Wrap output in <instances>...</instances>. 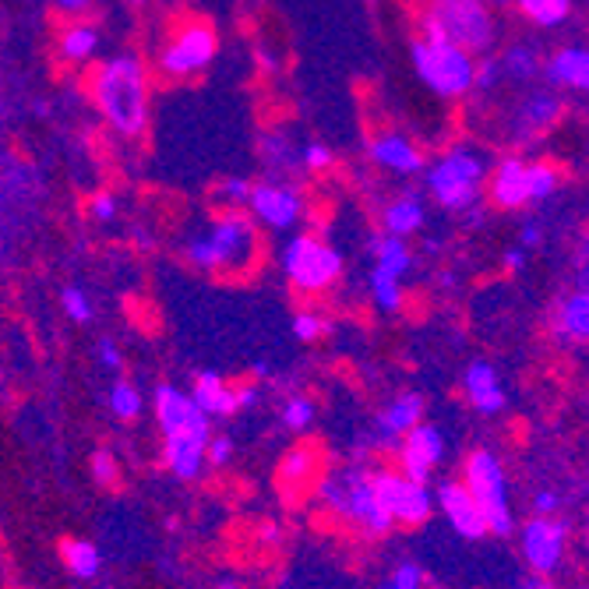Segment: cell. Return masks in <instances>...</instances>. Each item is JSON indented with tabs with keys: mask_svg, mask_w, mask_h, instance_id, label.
<instances>
[{
	"mask_svg": "<svg viewBox=\"0 0 589 589\" xmlns=\"http://www.w3.org/2000/svg\"><path fill=\"white\" fill-rule=\"evenodd\" d=\"M92 103L120 138H138L149 127V68L138 53H117L92 71Z\"/></svg>",
	"mask_w": 589,
	"mask_h": 589,
	"instance_id": "cell-1",
	"label": "cell"
},
{
	"mask_svg": "<svg viewBox=\"0 0 589 589\" xmlns=\"http://www.w3.org/2000/svg\"><path fill=\"white\" fill-rule=\"evenodd\" d=\"M258 219L244 209H219L184 244V261L209 276H240L258 261Z\"/></svg>",
	"mask_w": 589,
	"mask_h": 589,
	"instance_id": "cell-2",
	"label": "cell"
},
{
	"mask_svg": "<svg viewBox=\"0 0 589 589\" xmlns=\"http://www.w3.org/2000/svg\"><path fill=\"white\" fill-rule=\"evenodd\" d=\"M491 177L487 156L473 145H452L424 170V191L438 209L466 216L480 205V194Z\"/></svg>",
	"mask_w": 589,
	"mask_h": 589,
	"instance_id": "cell-3",
	"label": "cell"
},
{
	"mask_svg": "<svg viewBox=\"0 0 589 589\" xmlns=\"http://www.w3.org/2000/svg\"><path fill=\"white\" fill-rule=\"evenodd\" d=\"M420 36L448 39L473 57H487L498 39V22L484 0H431L420 15Z\"/></svg>",
	"mask_w": 589,
	"mask_h": 589,
	"instance_id": "cell-4",
	"label": "cell"
},
{
	"mask_svg": "<svg viewBox=\"0 0 589 589\" xmlns=\"http://www.w3.org/2000/svg\"><path fill=\"white\" fill-rule=\"evenodd\" d=\"M318 498L371 537H385V533H392V526H399L381 505L378 487H374V470H364V466H346V470L325 477L318 484Z\"/></svg>",
	"mask_w": 589,
	"mask_h": 589,
	"instance_id": "cell-5",
	"label": "cell"
},
{
	"mask_svg": "<svg viewBox=\"0 0 589 589\" xmlns=\"http://www.w3.org/2000/svg\"><path fill=\"white\" fill-rule=\"evenodd\" d=\"M410 60L424 89L434 92L438 99H463L473 92L480 57H473L463 46L448 43V39L420 36L410 46Z\"/></svg>",
	"mask_w": 589,
	"mask_h": 589,
	"instance_id": "cell-6",
	"label": "cell"
},
{
	"mask_svg": "<svg viewBox=\"0 0 589 589\" xmlns=\"http://www.w3.org/2000/svg\"><path fill=\"white\" fill-rule=\"evenodd\" d=\"M279 269L300 293H325L343 276V254L318 233H293L279 251Z\"/></svg>",
	"mask_w": 589,
	"mask_h": 589,
	"instance_id": "cell-7",
	"label": "cell"
},
{
	"mask_svg": "<svg viewBox=\"0 0 589 589\" xmlns=\"http://www.w3.org/2000/svg\"><path fill=\"white\" fill-rule=\"evenodd\" d=\"M463 480L473 491V498L480 501V508H484L487 522H491V533L508 537V533L515 530V522H512V505H508V480L498 463V455L487 452V448L473 452L470 459H466Z\"/></svg>",
	"mask_w": 589,
	"mask_h": 589,
	"instance_id": "cell-8",
	"label": "cell"
},
{
	"mask_svg": "<svg viewBox=\"0 0 589 589\" xmlns=\"http://www.w3.org/2000/svg\"><path fill=\"white\" fill-rule=\"evenodd\" d=\"M216 53H219V39H216V32H212V25L187 22L173 32L170 43L159 46L156 68H159V75L184 82V78L202 75L212 60H216Z\"/></svg>",
	"mask_w": 589,
	"mask_h": 589,
	"instance_id": "cell-9",
	"label": "cell"
},
{
	"mask_svg": "<svg viewBox=\"0 0 589 589\" xmlns=\"http://www.w3.org/2000/svg\"><path fill=\"white\" fill-rule=\"evenodd\" d=\"M247 212H251L265 230L290 233L304 223L307 202H304V191H300L293 180H272L269 177V180H258V184H254Z\"/></svg>",
	"mask_w": 589,
	"mask_h": 589,
	"instance_id": "cell-10",
	"label": "cell"
},
{
	"mask_svg": "<svg viewBox=\"0 0 589 589\" xmlns=\"http://www.w3.org/2000/svg\"><path fill=\"white\" fill-rule=\"evenodd\" d=\"M374 487L378 498L385 505V512L399 522V526H420L431 519L434 512V494L427 491V484L406 477L403 470H374Z\"/></svg>",
	"mask_w": 589,
	"mask_h": 589,
	"instance_id": "cell-11",
	"label": "cell"
},
{
	"mask_svg": "<svg viewBox=\"0 0 589 589\" xmlns=\"http://www.w3.org/2000/svg\"><path fill=\"white\" fill-rule=\"evenodd\" d=\"M561 110H565V103H561V92L554 89V85L530 89L512 110V142L526 145V142H533V138L547 135L561 120Z\"/></svg>",
	"mask_w": 589,
	"mask_h": 589,
	"instance_id": "cell-12",
	"label": "cell"
},
{
	"mask_svg": "<svg viewBox=\"0 0 589 589\" xmlns=\"http://www.w3.org/2000/svg\"><path fill=\"white\" fill-rule=\"evenodd\" d=\"M209 441H212V424H191L180 427L173 434H163V463L173 477L194 480L209 463Z\"/></svg>",
	"mask_w": 589,
	"mask_h": 589,
	"instance_id": "cell-13",
	"label": "cell"
},
{
	"mask_svg": "<svg viewBox=\"0 0 589 589\" xmlns=\"http://www.w3.org/2000/svg\"><path fill=\"white\" fill-rule=\"evenodd\" d=\"M565 540H568L565 522L551 519V515H533V519L522 526V554H526L533 572L551 575L554 568H558L561 554H565Z\"/></svg>",
	"mask_w": 589,
	"mask_h": 589,
	"instance_id": "cell-14",
	"label": "cell"
},
{
	"mask_svg": "<svg viewBox=\"0 0 589 589\" xmlns=\"http://www.w3.org/2000/svg\"><path fill=\"white\" fill-rule=\"evenodd\" d=\"M438 505L459 537L480 540L491 533V522H487L480 501L473 498V491L466 487V480H445V484L438 487Z\"/></svg>",
	"mask_w": 589,
	"mask_h": 589,
	"instance_id": "cell-15",
	"label": "cell"
},
{
	"mask_svg": "<svg viewBox=\"0 0 589 589\" xmlns=\"http://www.w3.org/2000/svg\"><path fill=\"white\" fill-rule=\"evenodd\" d=\"M367 156L378 170L392 173V177H424L427 159L413 138L399 135V131H381L367 142Z\"/></svg>",
	"mask_w": 589,
	"mask_h": 589,
	"instance_id": "cell-16",
	"label": "cell"
},
{
	"mask_svg": "<svg viewBox=\"0 0 589 589\" xmlns=\"http://www.w3.org/2000/svg\"><path fill=\"white\" fill-rule=\"evenodd\" d=\"M445 459V438L434 424H417L403 441H399V466L406 477L427 484L434 466Z\"/></svg>",
	"mask_w": 589,
	"mask_h": 589,
	"instance_id": "cell-17",
	"label": "cell"
},
{
	"mask_svg": "<svg viewBox=\"0 0 589 589\" xmlns=\"http://www.w3.org/2000/svg\"><path fill=\"white\" fill-rule=\"evenodd\" d=\"M487 194H491V205L498 209H526L533 205L530 198V163L522 156H501L491 166V177H487Z\"/></svg>",
	"mask_w": 589,
	"mask_h": 589,
	"instance_id": "cell-18",
	"label": "cell"
},
{
	"mask_svg": "<svg viewBox=\"0 0 589 589\" xmlns=\"http://www.w3.org/2000/svg\"><path fill=\"white\" fill-rule=\"evenodd\" d=\"M152 410H156V424L163 427V434H173V431H180V427L205 424V420H212L209 413L202 410V406L194 403L191 392L170 385V381L156 385V392H152Z\"/></svg>",
	"mask_w": 589,
	"mask_h": 589,
	"instance_id": "cell-19",
	"label": "cell"
},
{
	"mask_svg": "<svg viewBox=\"0 0 589 589\" xmlns=\"http://www.w3.org/2000/svg\"><path fill=\"white\" fill-rule=\"evenodd\" d=\"M258 159L272 180H293L300 177L304 166V142H297L286 131H265L258 138Z\"/></svg>",
	"mask_w": 589,
	"mask_h": 589,
	"instance_id": "cell-20",
	"label": "cell"
},
{
	"mask_svg": "<svg viewBox=\"0 0 589 589\" xmlns=\"http://www.w3.org/2000/svg\"><path fill=\"white\" fill-rule=\"evenodd\" d=\"M544 78L554 89L589 92V46H561L544 60Z\"/></svg>",
	"mask_w": 589,
	"mask_h": 589,
	"instance_id": "cell-21",
	"label": "cell"
},
{
	"mask_svg": "<svg viewBox=\"0 0 589 589\" xmlns=\"http://www.w3.org/2000/svg\"><path fill=\"white\" fill-rule=\"evenodd\" d=\"M551 329L561 343H589V290H568L551 311Z\"/></svg>",
	"mask_w": 589,
	"mask_h": 589,
	"instance_id": "cell-22",
	"label": "cell"
},
{
	"mask_svg": "<svg viewBox=\"0 0 589 589\" xmlns=\"http://www.w3.org/2000/svg\"><path fill=\"white\" fill-rule=\"evenodd\" d=\"M463 392H466V403L477 413H484V417H494V413L505 410V388H501L498 371H494L487 360H473V364L466 367Z\"/></svg>",
	"mask_w": 589,
	"mask_h": 589,
	"instance_id": "cell-23",
	"label": "cell"
},
{
	"mask_svg": "<svg viewBox=\"0 0 589 589\" xmlns=\"http://www.w3.org/2000/svg\"><path fill=\"white\" fill-rule=\"evenodd\" d=\"M424 223H427V205H424V194L420 191L396 194V198L381 209V230L396 233V237L410 240L413 233L424 230Z\"/></svg>",
	"mask_w": 589,
	"mask_h": 589,
	"instance_id": "cell-24",
	"label": "cell"
},
{
	"mask_svg": "<svg viewBox=\"0 0 589 589\" xmlns=\"http://www.w3.org/2000/svg\"><path fill=\"white\" fill-rule=\"evenodd\" d=\"M191 396H194V403L209 413V417H233V413L240 410L237 388L226 385V381L219 378L216 371H202V374H198V378H194V385H191Z\"/></svg>",
	"mask_w": 589,
	"mask_h": 589,
	"instance_id": "cell-25",
	"label": "cell"
},
{
	"mask_svg": "<svg viewBox=\"0 0 589 589\" xmlns=\"http://www.w3.org/2000/svg\"><path fill=\"white\" fill-rule=\"evenodd\" d=\"M417 424H424V399L417 392H403L378 413V431L385 438H406Z\"/></svg>",
	"mask_w": 589,
	"mask_h": 589,
	"instance_id": "cell-26",
	"label": "cell"
},
{
	"mask_svg": "<svg viewBox=\"0 0 589 589\" xmlns=\"http://www.w3.org/2000/svg\"><path fill=\"white\" fill-rule=\"evenodd\" d=\"M367 251H371L374 265H381V269L396 272V276H410L413 269V251L410 244H406V237H396V233L388 230H378L367 237Z\"/></svg>",
	"mask_w": 589,
	"mask_h": 589,
	"instance_id": "cell-27",
	"label": "cell"
},
{
	"mask_svg": "<svg viewBox=\"0 0 589 589\" xmlns=\"http://www.w3.org/2000/svg\"><path fill=\"white\" fill-rule=\"evenodd\" d=\"M57 53L64 64H89L99 53V29L92 22H71L60 32Z\"/></svg>",
	"mask_w": 589,
	"mask_h": 589,
	"instance_id": "cell-28",
	"label": "cell"
},
{
	"mask_svg": "<svg viewBox=\"0 0 589 589\" xmlns=\"http://www.w3.org/2000/svg\"><path fill=\"white\" fill-rule=\"evenodd\" d=\"M498 60H501V71H505V82L512 85H530L537 75H544V60H540L533 43H512Z\"/></svg>",
	"mask_w": 589,
	"mask_h": 589,
	"instance_id": "cell-29",
	"label": "cell"
},
{
	"mask_svg": "<svg viewBox=\"0 0 589 589\" xmlns=\"http://www.w3.org/2000/svg\"><path fill=\"white\" fill-rule=\"evenodd\" d=\"M314 477H318V455H314V448L297 445L283 455V463H279V484H283L286 491L314 484Z\"/></svg>",
	"mask_w": 589,
	"mask_h": 589,
	"instance_id": "cell-30",
	"label": "cell"
},
{
	"mask_svg": "<svg viewBox=\"0 0 589 589\" xmlns=\"http://www.w3.org/2000/svg\"><path fill=\"white\" fill-rule=\"evenodd\" d=\"M367 290H371V300H374V307H378L381 314H399V307H403V300H406L403 276L381 269V265H371Z\"/></svg>",
	"mask_w": 589,
	"mask_h": 589,
	"instance_id": "cell-31",
	"label": "cell"
},
{
	"mask_svg": "<svg viewBox=\"0 0 589 589\" xmlns=\"http://www.w3.org/2000/svg\"><path fill=\"white\" fill-rule=\"evenodd\" d=\"M519 15L533 22L537 29H558L572 15V0H512Z\"/></svg>",
	"mask_w": 589,
	"mask_h": 589,
	"instance_id": "cell-32",
	"label": "cell"
},
{
	"mask_svg": "<svg viewBox=\"0 0 589 589\" xmlns=\"http://www.w3.org/2000/svg\"><path fill=\"white\" fill-rule=\"evenodd\" d=\"M60 554H64V565L75 579H96L99 575V551L89 540H64Z\"/></svg>",
	"mask_w": 589,
	"mask_h": 589,
	"instance_id": "cell-33",
	"label": "cell"
},
{
	"mask_svg": "<svg viewBox=\"0 0 589 589\" xmlns=\"http://www.w3.org/2000/svg\"><path fill=\"white\" fill-rule=\"evenodd\" d=\"M142 403L145 399H142V392H138V385L124 378L113 381L110 396H106V406H110V413L117 420H135L138 413H142Z\"/></svg>",
	"mask_w": 589,
	"mask_h": 589,
	"instance_id": "cell-34",
	"label": "cell"
},
{
	"mask_svg": "<svg viewBox=\"0 0 589 589\" xmlns=\"http://www.w3.org/2000/svg\"><path fill=\"white\" fill-rule=\"evenodd\" d=\"M251 191H254V180L226 177V180H219V184H216L212 198H216L219 209H247V202H251Z\"/></svg>",
	"mask_w": 589,
	"mask_h": 589,
	"instance_id": "cell-35",
	"label": "cell"
},
{
	"mask_svg": "<svg viewBox=\"0 0 589 589\" xmlns=\"http://www.w3.org/2000/svg\"><path fill=\"white\" fill-rule=\"evenodd\" d=\"M60 307H64V314H68L71 321H78V325H89V321L96 318L92 297L82 290V286H75V283L60 290Z\"/></svg>",
	"mask_w": 589,
	"mask_h": 589,
	"instance_id": "cell-36",
	"label": "cell"
},
{
	"mask_svg": "<svg viewBox=\"0 0 589 589\" xmlns=\"http://www.w3.org/2000/svg\"><path fill=\"white\" fill-rule=\"evenodd\" d=\"M558 184H561V177L551 163H530V198H533V205L547 202V198L558 191Z\"/></svg>",
	"mask_w": 589,
	"mask_h": 589,
	"instance_id": "cell-37",
	"label": "cell"
},
{
	"mask_svg": "<svg viewBox=\"0 0 589 589\" xmlns=\"http://www.w3.org/2000/svg\"><path fill=\"white\" fill-rule=\"evenodd\" d=\"M332 332V321L321 318L318 311H297L293 314V336L300 339V343H318L321 336H329Z\"/></svg>",
	"mask_w": 589,
	"mask_h": 589,
	"instance_id": "cell-38",
	"label": "cell"
},
{
	"mask_svg": "<svg viewBox=\"0 0 589 589\" xmlns=\"http://www.w3.org/2000/svg\"><path fill=\"white\" fill-rule=\"evenodd\" d=\"M279 417H283V424L290 431H307L314 420V403L307 396H290L283 403V410H279Z\"/></svg>",
	"mask_w": 589,
	"mask_h": 589,
	"instance_id": "cell-39",
	"label": "cell"
},
{
	"mask_svg": "<svg viewBox=\"0 0 589 589\" xmlns=\"http://www.w3.org/2000/svg\"><path fill=\"white\" fill-rule=\"evenodd\" d=\"M501 82H505L501 60L498 57H480L477 60V82H473V92H477V96H487V92H494Z\"/></svg>",
	"mask_w": 589,
	"mask_h": 589,
	"instance_id": "cell-40",
	"label": "cell"
},
{
	"mask_svg": "<svg viewBox=\"0 0 589 589\" xmlns=\"http://www.w3.org/2000/svg\"><path fill=\"white\" fill-rule=\"evenodd\" d=\"M92 477H96V484H103V487L117 484L120 470H117V455H113L110 448H96V452H92Z\"/></svg>",
	"mask_w": 589,
	"mask_h": 589,
	"instance_id": "cell-41",
	"label": "cell"
},
{
	"mask_svg": "<svg viewBox=\"0 0 589 589\" xmlns=\"http://www.w3.org/2000/svg\"><path fill=\"white\" fill-rule=\"evenodd\" d=\"M424 586V568L417 561H403L396 572L385 579V589H420Z\"/></svg>",
	"mask_w": 589,
	"mask_h": 589,
	"instance_id": "cell-42",
	"label": "cell"
},
{
	"mask_svg": "<svg viewBox=\"0 0 589 589\" xmlns=\"http://www.w3.org/2000/svg\"><path fill=\"white\" fill-rule=\"evenodd\" d=\"M117 212H120V205H117V194L113 191H96L89 198V216L96 219V223H113Z\"/></svg>",
	"mask_w": 589,
	"mask_h": 589,
	"instance_id": "cell-43",
	"label": "cell"
},
{
	"mask_svg": "<svg viewBox=\"0 0 589 589\" xmlns=\"http://www.w3.org/2000/svg\"><path fill=\"white\" fill-rule=\"evenodd\" d=\"M332 149L325 142H304V166L311 173H321V170H329L332 166Z\"/></svg>",
	"mask_w": 589,
	"mask_h": 589,
	"instance_id": "cell-44",
	"label": "cell"
},
{
	"mask_svg": "<svg viewBox=\"0 0 589 589\" xmlns=\"http://www.w3.org/2000/svg\"><path fill=\"white\" fill-rule=\"evenodd\" d=\"M572 286H579V290H589V233L579 240V247H575V258H572Z\"/></svg>",
	"mask_w": 589,
	"mask_h": 589,
	"instance_id": "cell-45",
	"label": "cell"
},
{
	"mask_svg": "<svg viewBox=\"0 0 589 589\" xmlns=\"http://www.w3.org/2000/svg\"><path fill=\"white\" fill-rule=\"evenodd\" d=\"M96 360H99V367H106V371H124V353H120V346L113 343L110 336L96 343Z\"/></svg>",
	"mask_w": 589,
	"mask_h": 589,
	"instance_id": "cell-46",
	"label": "cell"
},
{
	"mask_svg": "<svg viewBox=\"0 0 589 589\" xmlns=\"http://www.w3.org/2000/svg\"><path fill=\"white\" fill-rule=\"evenodd\" d=\"M233 455V441L230 434H212L209 441V466H226Z\"/></svg>",
	"mask_w": 589,
	"mask_h": 589,
	"instance_id": "cell-47",
	"label": "cell"
},
{
	"mask_svg": "<svg viewBox=\"0 0 589 589\" xmlns=\"http://www.w3.org/2000/svg\"><path fill=\"white\" fill-rule=\"evenodd\" d=\"M526 261H530V247H508L505 254H501V265H505V272H522L526 269Z\"/></svg>",
	"mask_w": 589,
	"mask_h": 589,
	"instance_id": "cell-48",
	"label": "cell"
},
{
	"mask_svg": "<svg viewBox=\"0 0 589 589\" xmlns=\"http://www.w3.org/2000/svg\"><path fill=\"white\" fill-rule=\"evenodd\" d=\"M540 240H544V233H540V223H522V233H519V244L522 247H540Z\"/></svg>",
	"mask_w": 589,
	"mask_h": 589,
	"instance_id": "cell-49",
	"label": "cell"
},
{
	"mask_svg": "<svg viewBox=\"0 0 589 589\" xmlns=\"http://www.w3.org/2000/svg\"><path fill=\"white\" fill-rule=\"evenodd\" d=\"M554 508H558V494L554 491H540L537 498H533V512L537 515H551Z\"/></svg>",
	"mask_w": 589,
	"mask_h": 589,
	"instance_id": "cell-50",
	"label": "cell"
},
{
	"mask_svg": "<svg viewBox=\"0 0 589 589\" xmlns=\"http://www.w3.org/2000/svg\"><path fill=\"white\" fill-rule=\"evenodd\" d=\"M50 4L57 11H64V15H82L89 8V0H50Z\"/></svg>",
	"mask_w": 589,
	"mask_h": 589,
	"instance_id": "cell-51",
	"label": "cell"
},
{
	"mask_svg": "<svg viewBox=\"0 0 589 589\" xmlns=\"http://www.w3.org/2000/svg\"><path fill=\"white\" fill-rule=\"evenodd\" d=\"M237 396H240V406H254L258 403V396H261V388L258 385H240Z\"/></svg>",
	"mask_w": 589,
	"mask_h": 589,
	"instance_id": "cell-52",
	"label": "cell"
},
{
	"mask_svg": "<svg viewBox=\"0 0 589 589\" xmlns=\"http://www.w3.org/2000/svg\"><path fill=\"white\" fill-rule=\"evenodd\" d=\"M519 589H558V586H551V582H547L544 575H533V579H526Z\"/></svg>",
	"mask_w": 589,
	"mask_h": 589,
	"instance_id": "cell-53",
	"label": "cell"
},
{
	"mask_svg": "<svg viewBox=\"0 0 589 589\" xmlns=\"http://www.w3.org/2000/svg\"><path fill=\"white\" fill-rule=\"evenodd\" d=\"M258 537H261V544H279V530H276V526H261Z\"/></svg>",
	"mask_w": 589,
	"mask_h": 589,
	"instance_id": "cell-54",
	"label": "cell"
},
{
	"mask_svg": "<svg viewBox=\"0 0 589 589\" xmlns=\"http://www.w3.org/2000/svg\"><path fill=\"white\" fill-rule=\"evenodd\" d=\"M484 4H487V8H505L508 0H484Z\"/></svg>",
	"mask_w": 589,
	"mask_h": 589,
	"instance_id": "cell-55",
	"label": "cell"
},
{
	"mask_svg": "<svg viewBox=\"0 0 589 589\" xmlns=\"http://www.w3.org/2000/svg\"><path fill=\"white\" fill-rule=\"evenodd\" d=\"M127 4H145V0H127Z\"/></svg>",
	"mask_w": 589,
	"mask_h": 589,
	"instance_id": "cell-56",
	"label": "cell"
}]
</instances>
